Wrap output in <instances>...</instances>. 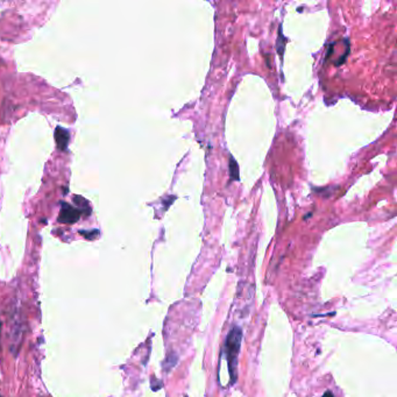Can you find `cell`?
<instances>
[{"mask_svg":"<svg viewBox=\"0 0 397 397\" xmlns=\"http://www.w3.org/2000/svg\"><path fill=\"white\" fill-rule=\"evenodd\" d=\"M81 218V211L77 210L76 207L71 206V205L68 204H63L62 209H61L59 220L61 223L64 224H73L76 222H78V219Z\"/></svg>","mask_w":397,"mask_h":397,"instance_id":"cell-3","label":"cell"},{"mask_svg":"<svg viewBox=\"0 0 397 397\" xmlns=\"http://www.w3.org/2000/svg\"><path fill=\"white\" fill-rule=\"evenodd\" d=\"M230 174L232 179H239V169L235 160L230 156Z\"/></svg>","mask_w":397,"mask_h":397,"instance_id":"cell-5","label":"cell"},{"mask_svg":"<svg viewBox=\"0 0 397 397\" xmlns=\"http://www.w3.org/2000/svg\"><path fill=\"white\" fill-rule=\"evenodd\" d=\"M55 140L56 145L59 146L61 150H66L69 142V133L68 131L64 130L62 127H57L55 130Z\"/></svg>","mask_w":397,"mask_h":397,"instance_id":"cell-4","label":"cell"},{"mask_svg":"<svg viewBox=\"0 0 397 397\" xmlns=\"http://www.w3.org/2000/svg\"><path fill=\"white\" fill-rule=\"evenodd\" d=\"M22 334H24V329H22V323L20 319H15L11 326V351L17 357L19 348H20Z\"/></svg>","mask_w":397,"mask_h":397,"instance_id":"cell-2","label":"cell"},{"mask_svg":"<svg viewBox=\"0 0 397 397\" xmlns=\"http://www.w3.org/2000/svg\"><path fill=\"white\" fill-rule=\"evenodd\" d=\"M241 339L242 331L238 326H234L231 330L226 339L225 351L227 361H229V370L232 383H234L236 379V364H238V354L240 351V345H241Z\"/></svg>","mask_w":397,"mask_h":397,"instance_id":"cell-1","label":"cell"},{"mask_svg":"<svg viewBox=\"0 0 397 397\" xmlns=\"http://www.w3.org/2000/svg\"><path fill=\"white\" fill-rule=\"evenodd\" d=\"M323 397H334V396H333V394L331 392H326L324 395H323Z\"/></svg>","mask_w":397,"mask_h":397,"instance_id":"cell-6","label":"cell"}]
</instances>
